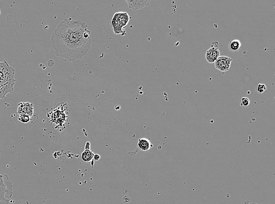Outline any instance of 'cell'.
<instances>
[{
  "label": "cell",
  "mask_w": 275,
  "mask_h": 204,
  "mask_svg": "<svg viewBox=\"0 0 275 204\" xmlns=\"http://www.w3.org/2000/svg\"><path fill=\"white\" fill-rule=\"evenodd\" d=\"M51 42L56 56L70 61L82 59L91 48V31L85 22L65 19L55 29Z\"/></svg>",
  "instance_id": "1"
},
{
  "label": "cell",
  "mask_w": 275,
  "mask_h": 204,
  "mask_svg": "<svg viewBox=\"0 0 275 204\" xmlns=\"http://www.w3.org/2000/svg\"><path fill=\"white\" fill-rule=\"evenodd\" d=\"M130 19L127 12H118L115 13L111 21V26L113 32L117 35H125L126 32L124 29L127 27Z\"/></svg>",
  "instance_id": "2"
},
{
  "label": "cell",
  "mask_w": 275,
  "mask_h": 204,
  "mask_svg": "<svg viewBox=\"0 0 275 204\" xmlns=\"http://www.w3.org/2000/svg\"><path fill=\"white\" fill-rule=\"evenodd\" d=\"M13 194L12 184L6 174L0 172V204H8Z\"/></svg>",
  "instance_id": "3"
},
{
  "label": "cell",
  "mask_w": 275,
  "mask_h": 204,
  "mask_svg": "<svg viewBox=\"0 0 275 204\" xmlns=\"http://www.w3.org/2000/svg\"><path fill=\"white\" fill-rule=\"evenodd\" d=\"M220 56V52L218 49V42H212L210 48L205 53V59L208 63L212 64L215 62Z\"/></svg>",
  "instance_id": "4"
},
{
  "label": "cell",
  "mask_w": 275,
  "mask_h": 204,
  "mask_svg": "<svg viewBox=\"0 0 275 204\" xmlns=\"http://www.w3.org/2000/svg\"><path fill=\"white\" fill-rule=\"evenodd\" d=\"M232 59L227 56H220L214 63L215 68L220 72L228 71L231 65Z\"/></svg>",
  "instance_id": "5"
},
{
  "label": "cell",
  "mask_w": 275,
  "mask_h": 204,
  "mask_svg": "<svg viewBox=\"0 0 275 204\" xmlns=\"http://www.w3.org/2000/svg\"><path fill=\"white\" fill-rule=\"evenodd\" d=\"M128 4V8L133 10L141 9L146 6H148L150 3V0H126Z\"/></svg>",
  "instance_id": "6"
},
{
  "label": "cell",
  "mask_w": 275,
  "mask_h": 204,
  "mask_svg": "<svg viewBox=\"0 0 275 204\" xmlns=\"http://www.w3.org/2000/svg\"><path fill=\"white\" fill-rule=\"evenodd\" d=\"M34 113V107L33 105L29 102H23L19 104L18 108V114H25L31 117L33 115Z\"/></svg>",
  "instance_id": "7"
},
{
  "label": "cell",
  "mask_w": 275,
  "mask_h": 204,
  "mask_svg": "<svg viewBox=\"0 0 275 204\" xmlns=\"http://www.w3.org/2000/svg\"><path fill=\"white\" fill-rule=\"evenodd\" d=\"M137 145L138 148L142 151H148L153 147L150 140L146 138H140L138 141Z\"/></svg>",
  "instance_id": "8"
},
{
  "label": "cell",
  "mask_w": 275,
  "mask_h": 204,
  "mask_svg": "<svg viewBox=\"0 0 275 204\" xmlns=\"http://www.w3.org/2000/svg\"><path fill=\"white\" fill-rule=\"evenodd\" d=\"M94 153L89 149H85L81 155V158L84 162H90L93 159Z\"/></svg>",
  "instance_id": "9"
},
{
  "label": "cell",
  "mask_w": 275,
  "mask_h": 204,
  "mask_svg": "<svg viewBox=\"0 0 275 204\" xmlns=\"http://www.w3.org/2000/svg\"><path fill=\"white\" fill-rule=\"evenodd\" d=\"M241 46V42L240 41L237 39H234L230 42L229 44V50L232 52H235L238 51Z\"/></svg>",
  "instance_id": "10"
},
{
  "label": "cell",
  "mask_w": 275,
  "mask_h": 204,
  "mask_svg": "<svg viewBox=\"0 0 275 204\" xmlns=\"http://www.w3.org/2000/svg\"><path fill=\"white\" fill-rule=\"evenodd\" d=\"M257 93H262L266 91V87L265 84L259 83L256 88Z\"/></svg>",
  "instance_id": "11"
},
{
  "label": "cell",
  "mask_w": 275,
  "mask_h": 204,
  "mask_svg": "<svg viewBox=\"0 0 275 204\" xmlns=\"http://www.w3.org/2000/svg\"><path fill=\"white\" fill-rule=\"evenodd\" d=\"M18 120L19 121H21L22 123L27 124L30 121V117L25 114H20Z\"/></svg>",
  "instance_id": "12"
},
{
  "label": "cell",
  "mask_w": 275,
  "mask_h": 204,
  "mask_svg": "<svg viewBox=\"0 0 275 204\" xmlns=\"http://www.w3.org/2000/svg\"><path fill=\"white\" fill-rule=\"evenodd\" d=\"M250 104V100L247 97H243L240 99V105L241 107H247Z\"/></svg>",
  "instance_id": "13"
},
{
  "label": "cell",
  "mask_w": 275,
  "mask_h": 204,
  "mask_svg": "<svg viewBox=\"0 0 275 204\" xmlns=\"http://www.w3.org/2000/svg\"><path fill=\"white\" fill-rule=\"evenodd\" d=\"M123 201L125 204H128V203L130 202V198L129 197H128V196H124L123 197Z\"/></svg>",
  "instance_id": "14"
},
{
  "label": "cell",
  "mask_w": 275,
  "mask_h": 204,
  "mask_svg": "<svg viewBox=\"0 0 275 204\" xmlns=\"http://www.w3.org/2000/svg\"><path fill=\"white\" fill-rule=\"evenodd\" d=\"M93 159L94 161H99L101 159V156L99 154H94L93 156Z\"/></svg>",
  "instance_id": "15"
}]
</instances>
